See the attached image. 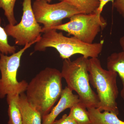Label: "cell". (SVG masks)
Segmentation results:
<instances>
[{
    "label": "cell",
    "mask_w": 124,
    "mask_h": 124,
    "mask_svg": "<svg viewBox=\"0 0 124 124\" xmlns=\"http://www.w3.org/2000/svg\"><path fill=\"white\" fill-rule=\"evenodd\" d=\"M19 95L18 94H10L7 95L9 117L8 124H23L22 113L18 104Z\"/></svg>",
    "instance_id": "13"
},
{
    "label": "cell",
    "mask_w": 124,
    "mask_h": 124,
    "mask_svg": "<svg viewBox=\"0 0 124 124\" xmlns=\"http://www.w3.org/2000/svg\"><path fill=\"white\" fill-rule=\"evenodd\" d=\"M37 42L27 44L22 49L11 55L0 54V98L10 94H20L26 90L28 83L24 80L19 82L17 73L24 51Z\"/></svg>",
    "instance_id": "5"
},
{
    "label": "cell",
    "mask_w": 124,
    "mask_h": 124,
    "mask_svg": "<svg viewBox=\"0 0 124 124\" xmlns=\"http://www.w3.org/2000/svg\"><path fill=\"white\" fill-rule=\"evenodd\" d=\"M18 102L22 113L23 124H42V116L30 104L24 93L19 94Z\"/></svg>",
    "instance_id": "10"
},
{
    "label": "cell",
    "mask_w": 124,
    "mask_h": 124,
    "mask_svg": "<svg viewBox=\"0 0 124 124\" xmlns=\"http://www.w3.org/2000/svg\"><path fill=\"white\" fill-rule=\"evenodd\" d=\"M32 9L38 23L43 24L42 32L62 24V20L81 14L77 9L65 0L50 4L45 1H34Z\"/></svg>",
    "instance_id": "8"
},
{
    "label": "cell",
    "mask_w": 124,
    "mask_h": 124,
    "mask_svg": "<svg viewBox=\"0 0 124 124\" xmlns=\"http://www.w3.org/2000/svg\"><path fill=\"white\" fill-rule=\"evenodd\" d=\"M40 39L36 43L35 51H44L49 47L55 48L63 59H68L77 54L85 57L98 58L101 53L104 41L88 44L82 42L75 37L65 36L62 32L51 29L43 32Z\"/></svg>",
    "instance_id": "2"
},
{
    "label": "cell",
    "mask_w": 124,
    "mask_h": 124,
    "mask_svg": "<svg viewBox=\"0 0 124 124\" xmlns=\"http://www.w3.org/2000/svg\"><path fill=\"white\" fill-rule=\"evenodd\" d=\"M79 101L78 95L74 94L72 91L66 86L63 89L57 105L52 108L48 114L42 117V124H52L60 113Z\"/></svg>",
    "instance_id": "9"
},
{
    "label": "cell",
    "mask_w": 124,
    "mask_h": 124,
    "mask_svg": "<svg viewBox=\"0 0 124 124\" xmlns=\"http://www.w3.org/2000/svg\"><path fill=\"white\" fill-rule=\"evenodd\" d=\"M70 109L69 115L77 124H91L87 108L81 102L74 104Z\"/></svg>",
    "instance_id": "15"
},
{
    "label": "cell",
    "mask_w": 124,
    "mask_h": 124,
    "mask_svg": "<svg viewBox=\"0 0 124 124\" xmlns=\"http://www.w3.org/2000/svg\"><path fill=\"white\" fill-rule=\"evenodd\" d=\"M16 0H0V8L4 11V14L9 24L15 25L17 23L15 17L14 9Z\"/></svg>",
    "instance_id": "17"
},
{
    "label": "cell",
    "mask_w": 124,
    "mask_h": 124,
    "mask_svg": "<svg viewBox=\"0 0 124 124\" xmlns=\"http://www.w3.org/2000/svg\"><path fill=\"white\" fill-rule=\"evenodd\" d=\"M100 5L97 10V13L101 15L103 9V7L106 5L107 3L111 1L113 4L115 0H100Z\"/></svg>",
    "instance_id": "20"
},
{
    "label": "cell",
    "mask_w": 124,
    "mask_h": 124,
    "mask_svg": "<svg viewBox=\"0 0 124 124\" xmlns=\"http://www.w3.org/2000/svg\"><path fill=\"white\" fill-rule=\"evenodd\" d=\"M23 16L19 23L15 25L8 24L4 28L8 36L15 39L16 45L24 46L39 40L42 33V27L35 17L31 0H23Z\"/></svg>",
    "instance_id": "7"
},
{
    "label": "cell",
    "mask_w": 124,
    "mask_h": 124,
    "mask_svg": "<svg viewBox=\"0 0 124 124\" xmlns=\"http://www.w3.org/2000/svg\"><path fill=\"white\" fill-rule=\"evenodd\" d=\"M107 69L115 72L119 76L123 85L120 95L124 100V51L115 52L107 58Z\"/></svg>",
    "instance_id": "11"
},
{
    "label": "cell",
    "mask_w": 124,
    "mask_h": 124,
    "mask_svg": "<svg viewBox=\"0 0 124 124\" xmlns=\"http://www.w3.org/2000/svg\"><path fill=\"white\" fill-rule=\"evenodd\" d=\"M73 6L81 14L97 13L100 5V0H64Z\"/></svg>",
    "instance_id": "14"
},
{
    "label": "cell",
    "mask_w": 124,
    "mask_h": 124,
    "mask_svg": "<svg viewBox=\"0 0 124 124\" xmlns=\"http://www.w3.org/2000/svg\"><path fill=\"white\" fill-rule=\"evenodd\" d=\"M113 5L117 12L124 18V0H116Z\"/></svg>",
    "instance_id": "19"
},
{
    "label": "cell",
    "mask_w": 124,
    "mask_h": 124,
    "mask_svg": "<svg viewBox=\"0 0 124 124\" xmlns=\"http://www.w3.org/2000/svg\"><path fill=\"white\" fill-rule=\"evenodd\" d=\"M36 1H46V2H48V3H50L51 1L52 0H36ZM61 0V1H62L63 0Z\"/></svg>",
    "instance_id": "22"
},
{
    "label": "cell",
    "mask_w": 124,
    "mask_h": 124,
    "mask_svg": "<svg viewBox=\"0 0 124 124\" xmlns=\"http://www.w3.org/2000/svg\"><path fill=\"white\" fill-rule=\"evenodd\" d=\"M61 72L47 67L37 74L28 84L26 96L30 104L40 113L42 118L49 113L62 94Z\"/></svg>",
    "instance_id": "1"
},
{
    "label": "cell",
    "mask_w": 124,
    "mask_h": 124,
    "mask_svg": "<svg viewBox=\"0 0 124 124\" xmlns=\"http://www.w3.org/2000/svg\"><path fill=\"white\" fill-rule=\"evenodd\" d=\"M119 44L121 47L122 48V51H124V35L120 38Z\"/></svg>",
    "instance_id": "21"
},
{
    "label": "cell",
    "mask_w": 124,
    "mask_h": 124,
    "mask_svg": "<svg viewBox=\"0 0 124 124\" xmlns=\"http://www.w3.org/2000/svg\"><path fill=\"white\" fill-rule=\"evenodd\" d=\"M88 70L90 83L96 89L99 99L97 108L100 111H107L118 115L117 73L103 69L98 58L89 59Z\"/></svg>",
    "instance_id": "3"
},
{
    "label": "cell",
    "mask_w": 124,
    "mask_h": 124,
    "mask_svg": "<svg viewBox=\"0 0 124 124\" xmlns=\"http://www.w3.org/2000/svg\"><path fill=\"white\" fill-rule=\"evenodd\" d=\"M88 58L83 56L73 61L64 59L61 72L67 87L75 91L81 102L86 108H97L99 99L97 94L91 88L88 70Z\"/></svg>",
    "instance_id": "4"
},
{
    "label": "cell",
    "mask_w": 124,
    "mask_h": 124,
    "mask_svg": "<svg viewBox=\"0 0 124 124\" xmlns=\"http://www.w3.org/2000/svg\"><path fill=\"white\" fill-rule=\"evenodd\" d=\"M51 124H77L69 115L64 114L59 119L55 120Z\"/></svg>",
    "instance_id": "18"
},
{
    "label": "cell",
    "mask_w": 124,
    "mask_h": 124,
    "mask_svg": "<svg viewBox=\"0 0 124 124\" xmlns=\"http://www.w3.org/2000/svg\"><path fill=\"white\" fill-rule=\"evenodd\" d=\"M91 124H124L117 115L107 111H100L97 108H87Z\"/></svg>",
    "instance_id": "12"
},
{
    "label": "cell",
    "mask_w": 124,
    "mask_h": 124,
    "mask_svg": "<svg viewBox=\"0 0 124 124\" xmlns=\"http://www.w3.org/2000/svg\"><path fill=\"white\" fill-rule=\"evenodd\" d=\"M1 19L0 17V54L8 55L16 53L15 46L10 45L8 43V35L5 28L1 26Z\"/></svg>",
    "instance_id": "16"
},
{
    "label": "cell",
    "mask_w": 124,
    "mask_h": 124,
    "mask_svg": "<svg viewBox=\"0 0 124 124\" xmlns=\"http://www.w3.org/2000/svg\"><path fill=\"white\" fill-rule=\"evenodd\" d=\"M70 21L52 29L64 31L82 42L92 44L97 36L107 25L101 15L97 13L78 14L72 16Z\"/></svg>",
    "instance_id": "6"
}]
</instances>
